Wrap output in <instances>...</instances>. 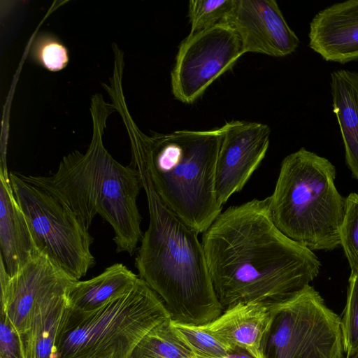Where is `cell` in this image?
I'll return each instance as SVG.
<instances>
[{
    "label": "cell",
    "instance_id": "6da1fadb",
    "mask_svg": "<svg viewBox=\"0 0 358 358\" xmlns=\"http://www.w3.org/2000/svg\"><path fill=\"white\" fill-rule=\"evenodd\" d=\"M201 243L223 311L280 301L310 285L320 270L312 250L275 227L268 197L229 207L203 233Z\"/></svg>",
    "mask_w": 358,
    "mask_h": 358
},
{
    "label": "cell",
    "instance_id": "7a4b0ae2",
    "mask_svg": "<svg viewBox=\"0 0 358 358\" xmlns=\"http://www.w3.org/2000/svg\"><path fill=\"white\" fill-rule=\"evenodd\" d=\"M148 143L131 144V164L138 172L149 212L135 266L163 300L173 322L202 326L223 312L210 278L198 234L162 200L155 188L148 161Z\"/></svg>",
    "mask_w": 358,
    "mask_h": 358
},
{
    "label": "cell",
    "instance_id": "3957f363",
    "mask_svg": "<svg viewBox=\"0 0 358 358\" xmlns=\"http://www.w3.org/2000/svg\"><path fill=\"white\" fill-rule=\"evenodd\" d=\"M66 206L87 229L99 215L113 229L117 252L132 255L143 233L137 197L142 188L138 171L123 166L108 152L100 132L94 133L85 153L64 156L48 176L20 173Z\"/></svg>",
    "mask_w": 358,
    "mask_h": 358
},
{
    "label": "cell",
    "instance_id": "277c9868",
    "mask_svg": "<svg viewBox=\"0 0 358 358\" xmlns=\"http://www.w3.org/2000/svg\"><path fill=\"white\" fill-rule=\"evenodd\" d=\"M327 158L301 148L284 158L273 194L271 218L287 237L310 250L340 245L345 199Z\"/></svg>",
    "mask_w": 358,
    "mask_h": 358
},
{
    "label": "cell",
    "instance_id": "5b68a950",
    "mask_svg": "<svg viewBox=\"0 0 358 358\" xmlns=\"http://www.w3.org/2000/svg\"><path fill=\"white\" fill-rule=\"evenodd\" d=\"M222 136L220 127L177 130L148 138V166L155 189L199 234L222 213L215 184Z\"/></svg>",
    "mask_w": 358,
    "mask_h": 358
},
{
    "label": "cell",
    "instance_id": "8992f818",
    "mask_svg": "<svg viewBox=\"0 0 358 358\" xmlns=\"http://www.w3.org/2000/svg\"><path fill=\"white\" fill-rule=\"evenodd\" d=\"M169 318L163 300L139 277L131 289L95 310H69L57 358H129L142 338Z\"/></svg>",
    "mask_w": 358,
    "mask_h": 358
},
{
    "label": "cell",
    "instance_id": "52a82bcc",
    "mask_svg": "<svg viewBox=\"0 0 358 358\" xmlns=\"http://www.w3.org/2000/svg\"><path fill=\"white\" fill-rule=\"evenodd\" d=\"M268 308L262 358H345L341 318L312 286Z\"/></svg>",
    "mask_w": 358,
    "mask_h": 358
},
{
    "label": "cell",
    "instance_id": "ba28073f",
    "mask_svg": "<svg viewBox=\"0 0 358 358\" xmlns=\"http://www.w3.org/2000/svg\"><path fill=\"white\" fill-rule=\"evenodd\" d=\"M15 198L26 217L35 246L74 280L85 276L96 264L89 229L62 202L45 190L10 172Z\"/></svg>",
    "mask_w": 358,
    "mask_h": 358
},
{
    "label": "cell",
    "instance_id": "9c48e42d",
    "mask_svg": "<svg viewBox=\"0 0 358 358\" xmlns=\"http://www.w3.org/2000/svg\"><path fill=\"white\" fill-rule=\"evenodd\" d=\"M244 54L238 34L228 24L189 34L178 47L171 73L173 96L194 103Z\"/></svg>",
    "mask_w": 358,
    "mask_h": 358
},
{
    "label": "cell",
    "instance_id": "30bf717a",
    "mask_svg": "<svg viewBox=\"0 0 358 358\" xmlns=\"http://www.w3.org/2000/svg\"><path fill=\"white\" fill-rule=\"evenodd\" d=\"M222 141L215 168V193L222 206L241 191L264 158L271 129L263 123L233 120L220 127Z\"/></svg>",
    "mask_w": 358,
    "mask_h": 358
},
{
    "label": "cell",
    "instance_id": "8fae6325",
    "mask_svg": "<svg viewBox=\"0 0 358 358\" xmlns=\"http://www.w3.org/2000/svg\"><path fill=\"white\" fill-rule=\"evenodd\" d=\"M74 280L37 253L15 275L10 277L0 260L1 310L20 337L29 328L39 306Z\"/></svg>",
    "mask_w": 358,
    "mask_h": 358
},
{
    "label": "cell",
    "instance_id": "7c38bea8",
    "mask_svg": "<svg viewBox=\"0 0 358 358\" xmlns=\"http://www.w3.org/2000/svg\"><path fill=\"white\" fill-rule=\"evenodd\" d=\"M227 24L238 34L245 54L286 57L299 44L275 0H236Z\"/></svg>",
    "mask_w": 358,
    "mask_h": 358
},
{
    "label": "cell",
    "instance_id": "4fadbf2b",
    "mask_svg": "<svg viewBox=\"0 0 358 358\" xmlns=\"http://www.w3.org/2000/svg\"><path fill=\"white\" fill-rule=\"evenodd\" d=\"M308 46L327 62L358 60V0L338 2L319 11L310 23Z\"/></svg>",
    "mask_w": 358,
    "mask_h": 358
},
{
    "label": "cell",
    "instance_id": "5bb4252c",
    "mask_svg": "<svg viewBox=\"0 0 358 358\" xmlns=\"http://www.w3.org/2000/svg\"><path fill=\"white\" fill-rule=\"evenodd\" d=\"M37 253L10 180L0 175V260L12 277Z\"/></svg>",
    "mask_w": 358,
    "mask_h": 358
},
{
    "label": "cell",
    "instance_id": "9a60e30c",
    "mask_svg": "<svg viewBox=\"0 0 358 358\" xmlns=\"http://www.w3.org/2000/svg\"><path fill=\"white\" fill-rule=\"evenodd\" d=\"M268 306L238 303L225 309L213 321L201 327L232 348L240 347L262 358L261 343L270 321Z\"/></svg>",
    "mask_w": 358,
    "mask_h": 358
},
{
    "label": "cell",
    "instance_id": "2e32d148",
    "mask_svg": "<svg viewBox=\"0 0 358 358\" xmlns=\"http://www.w3.org/2000/svg\"><path fill=\"white\" fill-rule=\"evenodd\" d=\"M70 285L50 296L34 313L28 329L20 337L24 358H57L58 343L69 310Z\"/></svg>",
    "mask_w": 358,
    "mask_h": 358
},
{
    "label": "cell",
    "instance_id": "e0dca14e",
    "mask_svg": "<svg viewBox=\"0 0 358 358\" xmlns=\"http://www.w3.org/2000/svg\"><path fill=\"white\" fill-rule=\"evenodd\" d=\"M138 278L124 264L116 263L93 278L75 280L67 291L69 312L95 310L131 289Z\"/></svg>",
    "mask_w": 358,
    "mask_h": 358
},
{
    "label": "cell",
    "instance_id": "ac0fdd59",
    "mask_svg": "<svg viewBox=\"0 0 358 358\" xmlns=\"http://www.w3.org/2000/svg\"><path fill=\"white\" fill-rule=\"evenodd\" d=\"M330 88L346 164L358 180V73L346 69L334 71Z\"/></svg>",
    "mask_w": 358,
    "mask_h": 358
},
{
    "label": "cell",
    "instance_id": "d6986e66",
    "mask_svg": "<svg viewBox=\"0 0 358 358\" xmlns=\"http://www.w3.org/2000/svg\"><path fill=\"white\" fill-rule=\"evenodd\" d=\"M129 358H199L171 318L148 332Z\"/></svg>",
    "mask_w": 358,
    "mask_h": 358
},
{
    "label": "cell",
    "instance_id": "ffe728a7",
    "mask_svg": "<svg viewBox=\"0 0 358 358\" xmlns=\"http://www.w3.org/2000/svg\"><path fill=\"white\" fill-rule=\"evenodd\" d=\"M236 0H191L188 5L189 34L227 24Z\"/></svg>",
    "mask_w": 358,
    "mask_h": 358
},
{
    "label": "cell",
    "instance_id": "44dd1931",
    "mask_svg": "<svg viewBox=\"0 0 358 358\" xmlns=\"http://www.w3.org/2000/svg\"><path fill=\"white\" fill-rule=\"evenodd\" d=\"M343 345L346 357L358 354V270L351 269L345 306L341 319Z\"/></svg>",
    "mask_w": 358,
    "mask_h": 358
},
{
    "label": "cell",
    "instance_id": "7402d4cb",
    "mask_svg": "<svg viewBox=\"0 0 358 358\" xmlns=\"http://www.w3.org/2000/svg\"><path fill=\"white\" fill-rule=\"evenodd\" d=\"M173 322L198 357L222 358L234 349L206 331L201 326Z\"/></svg>",
    "mask_w": 358,
    "mask_h": 358
},
{
    "label": "cell",
    "instance_id": "603a6c76",
    "mask_svg": "<svg viewBox=\"0 0 358 358\" xmlns=\"http://www.w3.org/2000/svg\"><path fill=\"white\" fill-rule=\"evenodd\" d=\"M340 245L344 250L351 269L358 270V193H351L345 198Z\"/></svg>",
    "mask_w": 358,
    "mask_h": 358
},
{
    "label": "cell",
    "instance_id": "cb8c5ba5",
    "mask_svg": "<svg viewBox=\"0 0 358 358\" xmlns=\"http://www.w3.org/2000/svg\"><path fill=\"white\" fill-rule=\"evenodd\" d=\"M34 56L43 66L52 71L61 70L68 62L66 49L51 38L44 37L37 41Z\"/></svg>",
    "mask_w": 358,
    "mask_h": 358
},
{
    "label": "cell",
    "instance_id": "d4e9b609",
    "mask_svg": "<svg viewBox=\"0 0 358 358\" xmlns=\"http://www.w3.org/2000/svg\"><path fill=\"white\" fill-rule=\"evenodd\" d=\"M0 358H24L19 334L2 310H0Z\"/></svg>",
    "mask_w": 358,
    "mask_h": 358
},
{
    "label": "cell",
    "instance_id": "484cf974",
    "mask_svg": "<svg viewBox=\"0 0 358 358\" xmlns=\"http://www.w3.org/2000/svg\"><path fill=\"white\" fill-rule=\"evenodd\" d=\"M200 358V357H199ZM222 358H257L250 351L240 348L234 347V349L225 357Z\"/></svg>",
    "mask_w": 358,
    "mask_h": 358
},
{
    "label": "cell",
    "instance_id": "4316f807",
    "mask_svg": "<svg viewBox=\"0 0 358 358\" xmlns=\"http://www.w3.org/2000/svg\"><path fill=\"white\" fill-rule=\"evenodd\" d=\"M345 358H358V354L351 357H345Z\"/></svg>",
    "mask_w": 358,
    "mask_h": 358
}]
</instances>
